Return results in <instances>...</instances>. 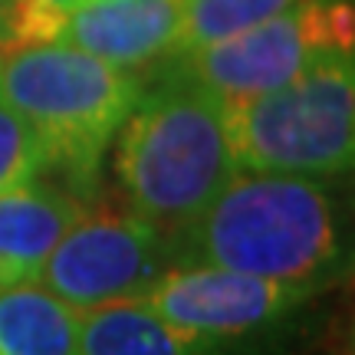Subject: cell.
Instances as JSON below:
<instances>
[{"label":"cell","instance_id":"1","mask_svg":"<svg viewBox=\"0 0 355 355\" xmlns=\"http://www.w3.org/2000/svg\"><path fill=\"white\" fill-rule=\"evenodd\" d=\"M168 241L175 266H220L316 290L349 263L343 207L322 178L303 175L237 171Z\"/></svg>","mask_w":355,"mask_h":355},{"label":"cell","instance_id":"6","mask_svg":"<svg viewBox=\"0 0 355 355\" xmlns=\"http://www.w3.org/2000/svg\"><path fill=\"white\" fill-rule=\"evenodd\" d=\"M316 293V286L306 283L250 277L220 266H171L135 303L211 355H230L286 326Z\"/></svg>","mask_w":355,"mask_h":355},{"label":"cell","instance_id":"7","mask_svg":"<svg viewBox=\"0 0 355 355\" xmlns=\"http://www.w3.org/2000/svg\"><path fill=\"white\" fill-rule=\"evenodd\" d=\"M175 266L171 241L135 211H83L40 270L46 286L79 313L135 303Z\"/></svg>","mask_w":355,"mask_h":355},{"label":"cell","instance_id":"2","mask_svg":"<svg viewBox=\"0 0 355 355\" xmlns=\"http://www.w3.org/2000/svg\"><path fill=\"white\" fill-rule=\"evenodd\" d=\"M112 141V171L128 211L165 234L194 220L241 171L224 105L162 69L145 79Z\"/></svg>","mask_w":355,"mask_h":355},{"label":"cell","instance_id":"10","mask_svg":"<svg viewBox=\"0 0 355 355\" xmlns=\"http://www.w3.org/2000/svg\"><path fill=\"white\" fill-rule=\"evenodd\" d=\"M83 313L40 283L0 286V355H79Z\"/></svg>","mask_w":355,"mask_h":355},{"label":"cell","instance_id":"14","mask_svg":"<svg viewBox=\"0 0 355 355\" xmlns=\"http://www.w3.org/2000/svg\"><path fill=\"white\" fill-rule=\"evenodd\" d=\"M20 3L40 7V10H46V13H53V17H60V20H63V13L69 10V7H76L79 0H20Z\"/></svg>","mask_w":355,"mask_h":355},{"label":"cell","instance_id":"9","mask_svg":"<svg viewBox=\"0 0 355 355\" xmlns=\"http://www.w3.org/2000/svg\"><path fill=\"white\" fill-rule=\"evenodd\" d=\"M86 204L73 188L26 181L0 194V286L37 283L56 243L76 224Z\"/></svg>","mask_w":355,"mask_h":355},{"label":"cell","instance_id":"8","mask_svg":"<svg viewBox=\"0 0 355 355\" xmlns=\"http://www.w3.org/2000/svg\"><path fill=\"white\" fill-rule=\"evenodd\" d=\"M184 0H79L60 20L56 40L122 69H141L175 50Z\"/></svg>","mask_w":355,"mask_h":355},{"label":"cell","instance_id":"11","mask_svg":"<svg viewBox=\"0 0 355 355\" xmlns=\"http://www.w3.org/2000/svg\"><path fill=\"white\" fill-rule=\"evenodd\" d=\"M79 355H211L204 345L165 326L139 303H112L83 313Z\"/></svg>","mask_w":355,"mask_h":355},{"label":"cell","instance_id":"15","mask_svg":"<svg viewBox=\"0 0 355 355\" xmlns=\"http://www.w3.org/2000/svg\"><path fill=\"white\" fill-rule=\"evenodd\" d=\"M13 3H17V0H0V53H3V46H7V37H10Z\"/></svg>","mask_w":355,"mask_h":355},{"label":"cell","instance_id":"13","mask_svg":"<svg viewBox=\"0 0 355 355\" xmlns=\"http://www.w3.org/2000/svg\"><path fill=\"white\" fill-rule=\"evenodd\" d=\"M46 171V148L37 128L0 99V194Z\"/></svg>","mask_w":355,"mask_h":355},{"label":"cell","instance_id":"4","mask_svg":"<svg viewBox=\"0 0 355 355\" xmlns=\"http://www.w3.org/2000/svg\"><path fill=\"white\" fill-rule=\"evenodd\" d=\"M241 171L343 178L355 158V56L326 50L290 83L227 105Z\"/></svg>","mask_w":355,"mask_h":355},{"label":"cell","instance_id":"3","mask_svg":"<svg viewBox=\"0 0 355 355\" xmlns=\"http://www.w3.org/2000/svg\"><path fill=\"white\" fill-rule=\"evenodd\" d=\"M145 79L63 43L0 53V99L37 128L46 168L63 171L73 191L99 181L102 158L139 99Z\"/></svg>","mask_w":355,"mask_h":355},{"label":"cell","instance_id":"12","mask_svg":"<svg viewBox=\"0 0 355 355\" xmlns=\"http://www.w3.org/2000/svg\"><path fill=\"white\" fill-rule=\"evenodd\" d=\"M293 3L296 0H184L181 37H178L171 53H184L194 46L217 43L224 37H234L247 26H257L277 13L290 10Z\"/></svg>","mask_w":355,"mask_h":355},{"label":"cell","instance_id":"5","mask_svg":"<svg viewBox=\"0 0 355 355\" xmlns=\"http://www.w3.org/2000/svg\"><path fill=\"white\" fill-rule=\"evenodd\" d=\"M352 0H296L290 10L158 66L211 92L224 109L290 83L326 50H352Z\"/></svg>","mask_w":355,"mask_h":355}]
</instances>
